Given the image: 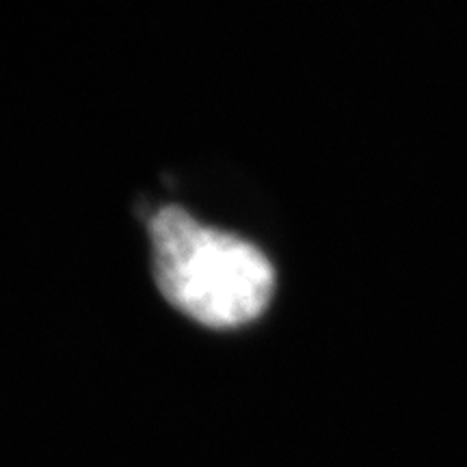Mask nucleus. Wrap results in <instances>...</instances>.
I'll return each instance as SVG.
<instances>
[{"mask_svg":"<svg viewBox=\"0 0 467 467\" xmlns=\"http://www.w3.org/2000/svg\"><path fill=\"white\" fill-rule=\"evenodd\" d=\"M150 232L156 282L175 307L217 329L260 317L275 284L260 249L200 225L180 206L162 208Z\"/></svg>","mask_w":467,"mask_h":467,"instance_id":"1","label":"nucleus"}]
</instances>
